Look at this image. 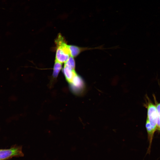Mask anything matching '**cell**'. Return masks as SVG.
Here are the masks:
<instances>
[{
    "mask_svg": "<svg viewBox=\"0 0 160 160\" xmlns=\"http://www.w3.org/2000/svg\"><path fill=\"white\" fill-rule=\"evenodd\" d=\"M55 43L56 46L55 60L61 63H65L71 56L69 45L60 33L55 39Z\"/></svg>",
    "mask_w": 160,
    "mask_h": 160,
    "instance_id": "obj_1",
    "label": "cell"
},
{
    "mask_svg": "<svg viewBox=\"0 0 160 160\" xmlns=\"http://www.w3.org/2000/svg\"><path fill=\"white\" fill-rule=\"evenodd\" d=\"M68 84L70 90L74 95L81 96L85 94L87 90L86 83L81 77L77 74Z\"/></svg>",
    "mask_w": 160,
    "mask_h": 160,
    "instance_id": "obj_2",
    "label": "cell"
},
{
    "mask_svg": "<svg viewBox=\"0 0 160 160\" xmlns=\"http://www.w3.org/2000/svg\"><path fill=\"white\" fill-rule=\"evenodd\" d=\"M145 103L144 105L147 109V119L151 126L157 130V114L156 106L152 102L149 98L146 96Z\"/></svg>",
    "mask_w": 160,
    "mask_h": 160,
    "instance_id": "obj_3",
    "label": "cell"
},
{
    "mask_svg": "<svg viewBox=\"0 0 160 160\" xmlns=\"http://www.w3.org/2000/svg\"><path fill=\"white\" fill-rule=\"evenodd\" d=\"M23 156L21 147L14 146L9 149H0V160H6L13 157Z\"/></svg>",
    "mask_w": 160,
    "mask_h": 160,
    "instance_id": "obj_4",
    "label": "cell"
},
{
    "mask_svg": "<svg viewBox=\"0 0 160 160\" xmlns=\"http://www.w3.org/2000/svg\"><path fill=\"white\" fill-rule=\"evenodd\" d=\"M103 46V45H101L95 47L89 48L87 47H80L73 45L69 46L71 55L73 57H76L81 52L85 50L97 49H106L104 48Z\"/></svg>",
    "mask_w": 160,
    "mask_h": 160,
    "instance_id": "obj_5",
    "label": "cell"
},
{
    "mask_svg": "<svg viewBox=\"0 0 160 160\" xmlns=\"http://www.w3.org/2000/svg\"><path fill=\"white\" fill-rule=\"evenodd\" d=\"M75 67L64 64L63 72L68 83H70L77 74L75 71Z\"/></svg>",
    "mask_w": 160,
    "mask_h": 160,
    "instance_id": "obj_6",
    "label": "cell"
},
{
    "mask_svg": "<svg viewBox=\"0 0 160 160\" xmlns=\"http://www.w3.org/2000/svg\"><path fill=\"white\" fill-rule=\"evenodd\" d=\"M145 127L148 135V139L149 142V146L146 153V155L148 154H150L151 152V149L152 140H153L154 133L156 130L151 125L148 120L146 119Z\"/></svg>",
    "mask_w": 160,
    "mask_h": 160,
    "instance_id": "obj_7",
    "label": "cell"
},
{
    "mask_svg": "<svg viewBox=\"0 0 160 160\" xmlns=\"http://www.w3.org/2000/svg\"><path fill=\"white\" fill-rule=\"evenodd\" d=\"M62 63L55 60L52 74V77L53 79H56L59 73L62 69Z\"/></svg>",
    "mask_w": 160,
    "mask_h": 160,
    "instance_id": "obj_8",
    "label": "cell"
},
{
    "mask_svg": "<svg viewBox=\"0 0 160 160\" xmlns=\"http://www.w3.org/2000/svg\"><path fill=\"white\" fill-rule=\"evenodd\" d=\"M156 105L157 114V130H160V103H156Z\"/></svg>",
    "mask_w": 160,
    "mask_h": 160,
    "instance_id": "obj_9",
    "label": "cell"
},
{
    "mask_svg": "<svg viewBox=\"0 0 160 160\" xmlns=\"http://www.w3.org/2000/svg\"><path fill=\"white\" fill-rule=\"evenodd\" d=\"M159 131H160V130H159Z\"/></svg>",
    "mask_w": 160,
    "mask_h": 160,
    "instance_id": "obj_10",
    "label": "cell"
}]
</instances>
